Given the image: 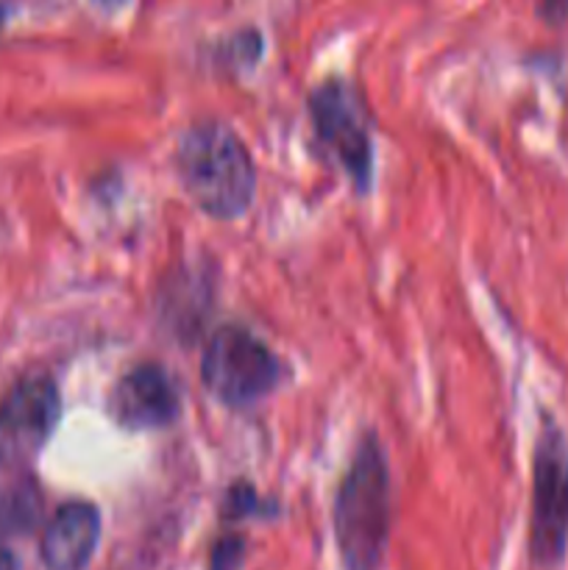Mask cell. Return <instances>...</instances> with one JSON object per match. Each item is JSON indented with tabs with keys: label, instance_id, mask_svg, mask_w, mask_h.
I'll list each match as a JSON object with an SVG mask.
<instances>
[{
	"label": "cell",
	"instance_id": "cell-1",
	"mask_svg": "<svg viewBox=\"0 0 568 570\" xmlns=\"http://www.w3.org/2000/svg\"><path fill=\"white\" fill-rule=\"evenodd\" d=\"M173 167L184 193L204 215L234 220L256 193V170L243 139L215 120L195 122L182 134Z\"/></svg>",
	"mask_w": 568,
	"mask_h": 570
},
{
	"label": "cell",
	"instance_id": "cell-2",
	"mask_svg": "<svg viewBox=\"0 0 568 570\" xmlns=\"http://www.w3.org/2000/svg\"><path fill=\"white\" fill-rule=\"evenodd\" d=\"M390 518L393 495L388 456L376 434H365L334 495V543L345 570H379L390 538Z\"/></svg>",
	"mask_w": 568,
	"mask_h": 570
},
{
	"label": "cell",
	"instance_id": "cell-3",
	"mask_svg": "<svg viewBox=\"0 0 568 570\" xmlns=\"http://www.w3.org/2000/svg\"><path fill=\"white\" fill-rule=\"evenodd\" d=\"M282 360L243 326L217 328L200 356V382L232 410L262 401L282 384Z\"/></svg>",
	"mask_w": 568,
	"mask_h": 570
},
{
	"label": "cell",
	"instance_id": "cell-4",
	"mask_svg": "<svg viewBox=\"0 0 568 570\" xmlns=\"http://www.w3.org/2000/svg\"><path fill=\"white\" fill-rule=\"evenodd\" d=\"M568 549V438L551 417L540 423L532 451V521L529 554L540 568H555Z\"/></svg>",
	"mask_w": 568,
	"mask_h": 570
},
{
	"label": "cell",
	"instance_id": "cell-5",
	"mask_svg": "<svg viewBox=\"0 0 568 570\" xmlns=\"http://www.w3.org/2000/svg\"><path fill=\"white\" fill-rule=\"evenodd\" d=\"M310 117L329 159L365 193L373 176V139L354 87L340 78L323 81L310 92Z\"/></svg>",
	"mask_w": 568,
	"mask_h": 570
},
{
	"label": "cell",
	"instance_id": "cell-6",
	"mask_svg": "<svg viewBox=\"0 0 568 570\" xmlns=\"http://www.w3.org/2000/svg\"><path fill=\"white\" fill-rule=\"evenodd\" d=\"M61 417L56 382L42 373L20 379L0 401V456L31 462L53 434Z\"/></svg>",
	"mask_w": 568,
	"mask_h": 570
},
{
	"label": "cell",
	"instance_id": "cell-7",
	"mask_svg": "<svg viewBox=\"0 0 568 570\" xmlns=\"http://www.w3.org/2000/svg\"><path fill=\"white\" fill-rule=\"evenodd\" d=\"M106 410L117 426L131 432L165 429L182 415V390L159 362H143L117 379Z\"/></svg>",
	"mask_w": 568,
	"mask_h": 570
},
{
	"label": "cell",
	"instance_id": "cell-8",
	"mask_svg": "<svg viewBox=\"0 0 568 570\" xmlns=\"http://www.w3.org/2000/svg\"><path fill=\"white\" fill-rule=\"evenodd\" d=\"M100 540V512L89 501H67L42 532L39 554L48 570H84Z\"/></svg>",
	"mask_w": 568,
	"mask_h": 570
},
{
	"label": "cell",
	"instance_id": "cell-9",
	"mask_svg": "<svg viewBox=\"0 0 568 570\" xmlns=\"http://www.w3.org/2000/svg\"><path fill=\"white\" fill-rule=\"evenodd\" d=\"M42 515V490L26 462L0 456V534L31 532Z\"/></svg>",
	"mask_w": 568,
	"mask_h": 570
},
{
	"label": "cell",
	"instance_id": "cell-10",
	"mask_svg": "<svg viewBox=\"0 0 568 570\" xmlns=\"http://www.w3.org/2000/svg\"><path fill=\"white\" fill-rule=\"evenodd\" d=\"M239 560H243V540L226 538L215 546L209 570H234L239 566Z\"/></svg>",
	"mask_w": 568,
	"mask_h": 570
},
{
	"label": "cell",
	"instance_id": "cell-11",
	"mask_svg": "<svg viewBox=\"0 0 568 570\" xmlns=\"http://www.w3.org/2000/svg\"><path fill=\"white\" fill-rule=\"evenodd\" d=\"M540 14L549 22H562L568 17V0H540Z\"/></svg>",
	"mask_w": 568,
	"mask_h": 570
},
{
	"label": "cell",
	"instance_id": "cell-12",
	"mask_svg": "<svg viewBox=\"0 0 568 570\" xmlns=\"http://www.w3.org/2000/svg\"><path fill=\"white\" fill-rule=\"evenodd\" d=\"M0 570H17V560L11 551L0 549Z\"/></svg>",
	"mask_w": 568,
	"mask_h": 570
},
{
	"label": "cell",
	"instance_id": "cell-13",
	"mask_svg": "<svg viewBox=\"0 0 568 570\" xmlns=\"http://www.w3.org/2000/svg\"><path fill=\"white\" fill-rule=\"evenodd\" d=\"M98 6H104V9H117V6L128 3V0H95Z\"/></svg>",
	"mask_w": 568,
	"mask_h": 570
},
{
	"label": "cell",
	"instance_id": "cell-14",
	"mask_svg": "<svg viewBox=\"0 0 568 570\" xmlns=\"http://www.w3.org/2000/svg\"><path fill=\"white\" fill-rule=\"evenodd\" d=\"M3 22H6V6L0 3V28H3Z\"/></svg>",
	"mask_w": 568,
	"mask_h": 570
}]
</instances>
